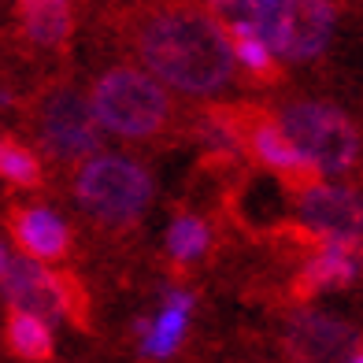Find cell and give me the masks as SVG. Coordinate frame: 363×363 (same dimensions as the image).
I'll use <instances>...</instances> for the list:
<instances>
[{"label": "cell", "instance_id": "cell-8", "mask_svg": "<svg viewBox=\"0 0 363 363\" xmlns=\"http://www.w3.org/2000/svg\"><path fill=\"white\" fill-rule=\"evenodd\" d=\"M0 296L8 301L11 311H30V315H41L45 323L67 319L74 311L71 286L63 282V274L48 271L45 263H34L26 256H11V263L0 274Z\"/></svg>", "mask_w": 363, "mask_h": 363}, {"label": "cell", "instance_id": "cell-15", "mask_svg": "<svg viewBox=\"0 0 363 363\" xmlns=\"http://www.w3.org/2000/svg\"><path fill=\"white\" fill-rule=\"evenodd\" d=\"M4 341L11 356L26 363H41L52 356V323H45L41 315H30V311H8Z\"/></svg>", "mask_w": 363, "mask_h": 363}, {"label": "cell", "instance_id": "cell-19", "mask_svg": "<svg viewBox=\"0 0 363 363\" xmlns=\"http://www.w3.org/2000/svg\"><path fill=\"white\" fill-rule=\"evenodd\" d=\"M208 245H211V234H208L204 219H196V216H178L167 230V252L174 263L201 259L208 252Z\"/></svg>", "mask_w": 363, "mask_h": 363}, {"label": "cell", "instance_id": "cell-20", "mask_svg": "<svg viewBox=\"0 0 363 363\" xmlns=\"http://www.w3.org/2000/svg\"><path fill=\"white\" fill-rule=\"evenodd\" d=\"M8 263H11V252H8V245L0 241V274H4V267H8Z\"/></svg>", "mask_w": 363, "mask_h": 363}, {"label": "cell", "instance_id": "cell-14", "mask_svg": "<svg viewBox=\"0 0 363 363\" xmlns=\"http://www.w3.org/2000/svg\"><path fill=\"white\" fill-rule=\"evenodd\" d=\"M359 271L356 249L349 245H323V249L304 263L301 271V293H323V289H341L349 286Z\"/></svg>", "mask_w": 363, "mask_h": 363}, {"label": "cell", "instance_id": "cell-6", "mask_svg": "<svg viewBox=\"0 0 363 363\" xmlns=\"http://www.w3.org/2000/svg\"><path fill=\"white\" fill-rule=\"evenodd\" d=\"M337 26V4L334 0H282L278 19L267 34L274 60L308 63L326 52Z\"/></svg>", "mask_w": 363, "mask_h": 363}, {"label": "cell", "instance_id": "cell-3", "mask_svg": "<svg viewBox=\"0 0 363 363\" xmlns=\"http://www.w3.org/2000/svg\"><path fill=\"white\" fill-rule=\"evenodd\" d=\"M74 201L89 219L126 226L145 216L152 201V178L138 160L123 152H96L74 171Z\"/></svg>", "mask_w": 363, "mask_h": 363}, {"label": "cell", "instance_id": "cell-2", "mask_svg": "<svg viewBox=\"0 0 363 363\" xmlns=\"http://www.w3.org/2000/svg\"><path fill=\"white\" fill-rule=\"evenodd\" d=\"M89 108L96 115L104 134L126 138V141H148L160 138L174 119V101L152 74L141 67H108L89 89Z\"/></svg>", "mask_w": 363, "mask_h": 363}, {"label": "cell", "instance_id": "cell-17", "mask_svg": "<svg viewBox=\"0 0 363 363\" xmlns=\"http://www.w3.org/2000/svg\"><path fill=\"white\" fill-rule=\"evenodd\" d=\"M226 38H230V52H234V63H241L249 74L256 78H267L274 74V52H271V45L263 41V34H256L252 26H226Z\"/></svg>", "mask_w": 363, "mask_h": 363}, {"label": "cell", "instance_id": "cell-13", "mask_svg": "<svg viewBox=\"0 0 363 363\" xmlns=\"http://www.w3.org/2000/svg\"><path fill=\"white\" fill-rule=\"evenodd\" d=\"M189 311H193V296H189L186 289H171L167 301H163V311H160V315L138 323L145 356H152V359L171 356L178 345H182V337H186Z\"/></svg>", "mask_w": 363, "mask_h": 363}, {"label": "cell", "instance_id": "cell-18", "mask_svg": "<svg viewBox=\"0 0 363 363\" xmlns=\"http://www.w3.org/2000/svg\"><path fill=\"white\" fill-rule=\"evenodd\" d=\"M0 182L19 189L41 186V160L34 148L15 138H0Z\"/></svg>", "mask_w": 363, "mask_h": 363}, {"label": "cell", "instance_id": "cell-11", "mask_svg": "<svg viewBox=\"0 0 363 363\" xmlns=\"http://www.w3.org/2000/svg\"><path fill=\"white\" fill-rule=\"evenodd\" d=\"M352 326H345L341 319H330V315H319V311H304L296 315L293 326H289V352L301 359V363H334L337 356H345L352 349Z\"/></svg>", "mask_w": 363, "mask_h": 363}, {"label": "cell", "instance_id": "cell-5", "mask_svg": "<svg viewBox=\"0 0 363 363\" xmlns=\"http://www.w3.org/2000/svg\"><path fill=\"white\" fill-rule=\"evenodd\" d=\"M282 134L301 148V156L319 171V178H334L345 174L359 156V134L349 123V115L319 104V101H296L289 108H282L278 115Z\"/></svg>", "mask_w": 363, "mask_h": 363}, {"label": "cell", "instance_id": "cell-12", "mask_svg": "<svg viewBox=\"0 0 363 363\" xmlns=\"http://www.w3.org/2000/svg\"><path fill=\"white\" fill-rule=\"evenodd\" d=\"M15 19L26 45H34L38 52H60L74 30L71 0H15Z\"/></svg>", "mask_w": 363, "mask_h": 363}, {"label": "cell", "instance_id": "cell-9", "mask_svg": "<svg viewBox=\"0 0 363 363\" xmlns=\"http://www.w3.org/2000/svg\"><path fill=\"white\" fill-rule=\"evenodd\" d=\"M8 226H11V241L34 263H52L60 256H67L71 249V226L63 223L60 211L45 208V204L15 208Z\"/></svg>", "mask_w": 363, "mask_h": 363}, {"label": "cell", "instance_id": "cell-7", "mask_svg": "<svg viewBox=\"0 0 363 363\" xmlns=\"http://www.w3.org/2000/svg\"><path fill=\"white\" fill-rule=\"evenodd\" d=\"M296 219L330 245L356 249L363 241V193L337 182H311L308 189H301Z\"/></svg>", "mask_w": 363, "mask_h": 363}, {"label": "cell", "instance_id": "cell-16", "mask_svg": "<svg viewBox=\"0 0 363 363\" xmlns=\"http://www.w3.org/2000/svg\"><path fill=\"white\" fill-rule=\"evenodd\" d=\"M201 8H208L223 26H234V23L252 26L256 34H263V41H267L282 0H201Z\"/></svg>", "mask_w": 363, "mask_h": 363}, {"label": "cell", "instance_id": "cell-1", "mask_svg": "<svg viewBox=\"0 0 363 363\" xmlns=\"http://www.w3.org/2000/svg\"><path fill=\"white\" fill-rule=\"evenodd\" d=\"M130 48L145 74L182 96H219L234 86L238 63L226 26L193 0H156L130 15Z\"/></svg>", "mask_w": 363, "mask_h": 363}, {"label": "cell", "instance_id": "cell-4", "mask_svg": "<svg viewBox=\"0 0 363 363\" xmlns=\"http://www.w3.org/2000/svg\"><path fill=\"white\" fill-rule=\"evenodd\" d=\"M34 134L41 152L56 163H86L104 152V130L89 108V96L74 86H52L38 96Z\"/></svg>", "mask_w": 363, "mask_h": 363}, {"label": "cell", "instance_id": "cell-10", "mask_svg": "<svg viewBox=\"0 0 363 363\" xmlns=\"http://www.w3.org/2000/svg\"><path fill=\"white\" fill-rule=\"evenodd\" d=\"M245 141H249L252 156L263 163V167H271L274 174L293 182V186L308 189L311 182H319V171L301 156V148L282 134V126H278L274 119H249L245 123Z\"/></svg>", "mask_w": 363, "mask_h": 363}, {"label": "cell", "instance_id": "cell-21", "mask_svg": "<svg viewBox=\"0 0 363 363\" xmlns=\"http://www.w3.org/2000/svg\"><path fill=\"white\" fill-rule=\"evenodd\" d=\"M345 363H363V352H356V356H349V359H345Z\"/></svg>", "mask_w": 363, "mask_h": 363}]
</instances>
